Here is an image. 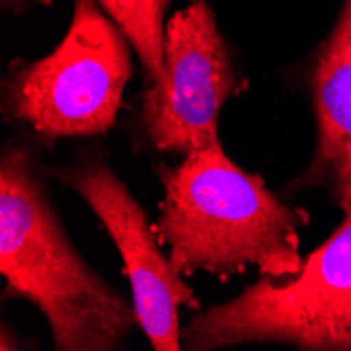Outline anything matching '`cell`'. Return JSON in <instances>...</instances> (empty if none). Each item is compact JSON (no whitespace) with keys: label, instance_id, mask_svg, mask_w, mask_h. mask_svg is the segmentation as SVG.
<instances>
[{"label":"cell","instance_id":"7a4b0ae2","mask_svg":"<svg viewBox=\"0 0 351 351\" xmlns=\"http://www.w3.org/2000/svg\"><path fill=\"white\" fill-rule=\"evenodd\" d=\"M0 274L5 295L34 303L61 351H110L139 326L135 305L95 271L53 208L29 141L0 158Z\"/></svg>","mask_w":351,"mask_h":351},{"label":"cell","instance_id":"ba28073f","mask_svg":"<svg viewBox=\"0 0 351 351\" xmlns=\"http://www.w3.org/2000/svg\"><path fill=\"white\" fill-rule=\"evenodd\" d=\"M104 11L120 25L131 40L145 84L162 78L165 72V29L171 0H97Z\"/></svg>","mask_w":351,"mask_h":351},{"label":"cell","instance_id":"6da1fadb","mask_svg":"<svg viewBox=\"0 0 351 351\" xmlns=\"http://www.w3.org/2000/svg\"><path fill=\"white\" fill-rule=\"evenodd\" d=\"M165 187L156 238L181 276L208 271L221 282L257 267L263 278H291L301 265L305 208L289 206L261 175L246 173L221 141L158 167Z\"/></svg>","mask_w":351,"mask_h":351},{"label":"cell","instance_id":"3957f363","mask_svg":"<svg viewBox=\"0 0 351 351\" xmlns=\"http://www.w3.org/2000/svg\"><path fill=\"white\" fill-rule=\"evenodd\" d=\"M131 40L97 0H74L57 49L36 61L17 59L3 80V114L45 143L108 133L133 78Z\"/></svg>","mask_w":351,"mask_h":351},{"label":"cell","instance_id":"8992f818","mask_svg":"<svg viewBox=\"0 0 351 351\" xmlns=\"http://www.w3.org/2000/svg\"><path fill=\"white\" fill-rule=\"evenodd\" d=\"M53 175L90 206L114 240L131 282L139 328L149 345L156 351L183 349L179 311L181 307L198 309L200 303L171 259L165 257L162 244L129 187L99 152L82 154L72 167L53 171Z\"/></svg>","mask_w":351,"mask_h":351},{"label":"cell","instance_id":"9c48e42d","mask_svg":"<svg viewBox=\"0 0 351 351\" xmlns=\"http://www.w3.org/2000/svg\"><path fill=\"white\" fill-rule=\"evenodd\" d=\"M3 11L13 13V15H23L34 11L36 7H51L53 0H0Z\"/></svg>","mask_w":351,"mask_h":351},{"label":"cell","instance_id":"5b68a950","mask_svg":"<svg viewBox=\"0 0 351 351\" xmlns=\"http://www.w3.org/2000/svg\"><path fill=\"white\" fill-rule=\"evenodd\" d=\"M248 86L210 5L189 0L167 19L165 72L141 95L137 135L165 154L187 156L208 147L221 141V108Z\"/></svg>","mask_w":351,"mask_h":351},{"label":"cell","instance_id":"52a82bcc","mask_svg":"<svg viewBox=\"0 0 351 351\" xmlns=\"http://www.w3.org/2000/svg\"><path fill=\"white\" fill-rule=\"evenodd\" d=\"M299 84L311 108L315 141L305 171L286 191H322L351 213V0H341L328 34L303 59Z\"/></svg>","mask_w":351,"mask_h":351},{"label":"cell","instance_id":"277c9868","mask_svg":"<svg viewBox=\"0 0 351 351\" xmlns=\"http://www.w3.org/2000/svg\"><path fill=\"white\" fill-rule=\"evenodd\" d=\"M183 349L280 343L305 351H351V213L291 278H263L196 313L181 330Z\"/></svg>","mask_w":351,"mask_h":351}]
</instances>
